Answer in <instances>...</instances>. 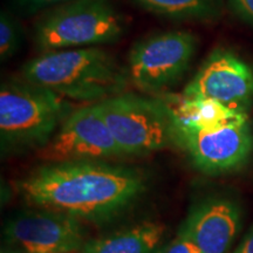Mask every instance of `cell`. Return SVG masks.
<instances>
[{"mask_svg": "<svg viewBox=\"0 0 253 253\" xmlns=\"http://www.w3.org/2000/svg\"><path fill=\"white\" fill-rule=\"evenodd\" d=\"M232 253H253V225L243 237Z\"/></svg>", "mask_w": 253, "mask_h": 253, "instance_id": "cell-18", "label": "cell"}, {"mask_svg": "<svg viewBox=\"0 0 253 253\" xmlns=\"http://www.w3.org/2000/svg\"><path fill=\"white\" fill-rule=\"evenodd\" d=\"M20 26L7 12L0 15V59L1 62L7 61L18 52L20 47Z\"/></svg>", "mask_w": 253, "mask_h": 253, "instance_id": "cell-15", "label": "cell"}, {"mask_svg": "<svg viewBox=\"0 0 253 253\" xmlns=\"http://www.w3.org/2000/svg\"><path fill=\"white\" fill-rule=\"evenodd\" d=\"M196 49L197 39L190 32L168 31L144 38L129 53V82L143 93H163L184 77Z\"/></svg>", "mask_w": 253, "mask_h": 253, "instance_id": "cell-6", "label": "cell"}, {"mask_svg": "<svg viewBox=\"0 0 253 253\" xmlns=\"http://www.w3.org/2000/svg\"><path fill=\"white\" fill-rule=\"evenodd\" d=\"M0 253H21V252H19V251H17V250H14L12 248H9V246H7V245H5L1 248V252Z\"/></svg>", "mask_w": 253, "mask_h": 253, "instance_id": "cell-20", "label": "cell"}, {"mask_svg": "<svg viewBox=\"0 0 253 253\" xmlns=\"http://www.w3.org/2000/svg\"><path fill=\"white\" fill-rule=\"evenodd\" d=\"M175 147L188 155L192 164L208 175L239 169L253 151V132L249 116L208 129L175 126Z\"/></svg>", "mask_w": 253, "mask_h": 253, "instance_id": "cell-7", "label": "cell"}, {"mask_svg": "<svg viewBox=\"0 0 253 253\" xmlns=\"http://www.w3.org/2000/svg\"><path fill=\"white\" fill-rule=\"evenodd\" d=\"M24 2H26L27 5L32 6V7H41V6H47V5H54L59 4V2H67L71 0H23Z\"/></svg>", "mask_w": 253, "mask_h": 253, "instance_id": "cell-19", "label": "cell"}, {"mask_svg": "<svg viewBox=\"0 0 253 253\" xmlns=\"http://www.w3.org/2000/svg\"><path fill=\"white\" fill-rule=\"evenodd\" d=\"M126 30L125 14L112 0H71L38 20L34 41L42 53L84 48L115 42Z\"/></svg>", "mask_w": 253, "mask_h": 253, "instance_id": "cell-4", "label": "cell"}, {"mask_svg": "<svg viewBox=\"0 0 253 253\" xmlns=\"http://www.w3.org/2000/svg\"><path fill=\"white\" fill-rule=\"evenodd\" d=\"M72 110L65 97L23 77L4 81L0 88L2 155L41 150Z\"/></svg>", "mask_w": 253, "mask_h": 253, "instance_id": "cell-3", "label": "cell"}, {"mask_svg": "<svg viewBox=\"0 0 253 253\" xmlns=\"http://www.w3.org/2000/svg\"><path fill=\"white\" fill-rule=\"evenodd\" d=\"M183 96L211 99L248 113L253 103V68L231 50H214L186 84Z\"/></svg>", "mask_w": 253, "mask_h": 253, "instance_id": "cell-10", "label": "cell"}, {"mask_svg": "<svg viewBox=\"0 0 253 253\" xmlns=\"http://www.w3.org/2000/svg\"><path fill=\"white\" fill-rule=\"evenodd\" d=\"M172 110L176 126L188 129H208L249 116L248 113L238 112L220 102L205 97H185L168 101Z\"/></svg>", "mask_w": 253, "mask_h": 253, "instance_id": "cell-13", "label": "cell"}, {"mask_svg": "<svg viewBox=\"0 0 253 253\" xmlns=\"http://www.w3.org/2000/svg\"><path fill=\"white\" fill-rule=\"evenodd\" d=\"M21 77L65 99L93 103L125 93L130 84L126 69L99 47L42 53L25 63Z\"/></svg>", "mask_w": 253, "mask_h": 253, "instance_id": "cell-2", "label": "cell"}, {"mask_svg": "<svg viewBox=\"0 0 253 253\" xmlns=\"http://www.w3.org/2000/svg\"><path fill=\"white\" fill-rule=\"evenodd\" d=\"M4 239L21 253H80L87 242L81 220L45 208L11 218L4 227Z\"/></svg>", "mask_w": 253, "mask_h": 253, "instance_id": "cell-9", "label": "cell"}, {"mask_svg": "<svg viewBox=\"0 0 253 253\" xmlns=\"http://www.w3.org/2000/svg\"><path fill=\"white\" fill-rule=\"evenodd\" d=\"M162 253H203L202 250L195 245L191 240L181 233H177L175 239L164 246Z\"/></svg>", "mask_w": 253, "mask_h": 253, "instance_id": "cell-16", "label": "cell"}, {"mask_svg": "<svg viewBox=\"0 0 253 253\" xmlns=\"http://www.w3.org/2000/svg\"><path fill=\"white\" fill-rule=\"evenodd\" d=\"M148 177L136 168L106 161L47 163L18 183L32 205L50 209L87 223L119 217L147 190Z\"/></svg>", "mask_w": 253, "mask_h": 253, "instance_id": "cell-1", "label": "cell"}, {"mask_svg": "<svg viewBox=\"0 0 253 253\" xmlns=\"http://www.w3.org/2000/svg\"><path fill=\"white\" fill-rule=\"evenodd\" d=\"M122 156L126 155L110 132L97 103L72 110L39 154L47 163L106 161Z\"/></svg>", "mask_w": 253, "mask_h": 253, "instance_id": "cell-8", "label": "cell"}, {"mask_svg": "<svg viewBox=\"0 0 253 253\" xmlns=\"http://www.w3.org/2000/svg\"><path fill=\"white\" fill-rule=\"evenodd\" d=\"M97 106L126 156H144L175 145V121L167 100L122 93Z\"/></svg>", "mask_w": 253, "mask_h": 253, "instance_id": "cell-5", "label": "cell"}, {"mask_svg": "<svg viewBox=\"0 0 253 253\" xmlns=\"http://www.w3.org/2000/svg\"><path fill=\"white\" fill-rule=\"evenodd\" d=\"M150 13L178 21H205L219 15L220 0H131Z\"/></svg>", "mask_w": 253, "mask_h": 253, "instance_id": "cell-14", "label": "cell"}, {"mask_svg": "<svg viewBox=\"0 0 253 253\" xmlns=\"http://www.w3.org/2000/svg\"><path fill=\"white\" fill-rule=\"evenodd\" d=\"M243 224L242 207L229 197H209L191 208L178 232L203 253H229Z\"/></svg>", "mask_w": 253, "mask_h": 253, "instance_id": "cell-11", "label": "cell"}, {"mask_svg": "<svg viewBox=\"0 0 253 253\" xmlns=\"http://www.w3.org/2000/svg\"><path fill=\"white\" fill-rule=\"evenodd\" d=\"M231 8L242 20L253 25V0H229Z\"/></svg>", "mask_w": 253, "mask_h": 253, "instance_id": "cell-17", "label": "cell"}, {"mask_svg": "<svg viewBox=\"0 0 253 253\" xmlns=\"http://www.w3.org/2000/svg\"><path fill=\"white\" fill-rule=\"evenodd\" d=\"M164 238L166 225L147 220L88 239L80 253H162Z\"/></svg>", "mask_w": 253, "mask_h": 253, "instance_id": "cell-12", "label": "cell"}]
</instances>
